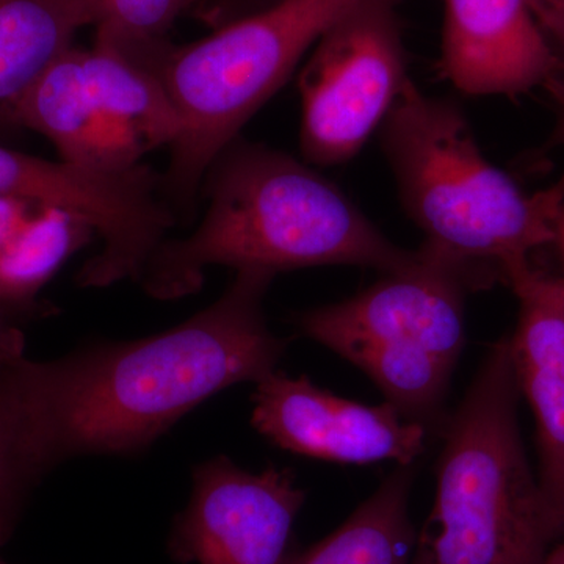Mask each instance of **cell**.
Masks as SVG:
<instances>
[{"label":"cell","mask_w":564,"mask_h":564,"mask_svg":"<svg viewBox=\"0 0 564 564\" xmlns=\"http://www.w3.org/2000/svg\"><path fill=\"white\" fill-rule=\"evenodd\" d=\"M274 276L240 270L217 302L155 336L29 359L52 466L82 455H139L215 393L276 372L288 340L263 313Z\"/></svg>","instance_id":"6da1fadb"},{"label":"cell","mask_w":564,"mask_h":564,"mask_svg":"<svg viewBox=\"0 0 564 564\" xmlns=\"http://www.w3.org/2000/svg\"><path fill=\"white\" fill-rule=\"evenodd\" d=\"M202 192V223L184 239H166L141 276L152 299L198 292L212 265L273 274L359 265L388 273L419 258V250L392 243L313 165L242 137L210 163Z\"/></svg>","instance_id":"7a4b0ae2"},{"label":"cell","mask_w":564,"mask_h":564,"mask_svg":"<svg viewBox=\"0 0 564 564\" xmlns=\"http://www.w3.org/2000/svg\"><path fill=\"white\" fill-rule=\"evenodd\" d=\"M507 337L444 423L436 499L411 564H544L564 533L519 426Z\"/></svg>","instance_id":"3957f363"},{"label":"cell","mask_w":564,"mask_h":564,"mask_svg":"<svg viewBox=\"0 0 564 564\" xmlns=\"http://www.w3.org/2000/svg\"><path fill=\"white\" fill-rule=\"evenodd\" d=\"M400 202L425 242L458 261L491 267L505 280L529 254L554 243L564 174L525 195L485 158L458 104L408 80L380 128Z\"/></svg>","instance_id":"277c9868"},{"label":"cell","mask_w":564,"mask_h":564,"mask_svg":"<svg viewBox=\"0 0 564 564\" xmlns=\"http://www.w3.org/2000/svg\"><path fill=\"white\" fill-rule=\"evenodd\" d=\"M502 281L491 267L422 243L413 265L351 299L296 314L295 328L361 369L406 421L444 426V402L466 343V296Z\"/></svg>","instance_id":"5b68a950"},{"label":"cell","mask_w":564,"mask_h":564,"mask_svg":"<svg viewBox=\"0 0 564 564\" xmlns=\"http://www.w3.org/2000/svg\"><path fill=\"white\" fill-rule=\"evenodd\" d=\"M352 0H274L166 51L158 65L181 120L162 192L177 220L195 214L210 163L281 90Z\"/></svg>","instance_id":"8992f818"},{"label":"cell","mask_w":564,"mask_h":564,"mask_svg":"<svg viewBox=\"0 0 564 564\" xmlns=\"http://www.w3.org/2000/svg\"><path fill=\"white\" fill-rule=\"evenodd\" d=\"M400 3L352 0L311 50L299 80L300 148L310 165L355 158L410 80Z\"/></svg>","instance_id":"52a82bcc"},{"label":"cell","mask_w":564,"mask_h":564,"mask_svg":"<svg viewBox=\"0 0 564 564\" xmlns=\"http://www.w3.org/2000/svg\"><path fill=\"white\" fill-rule=\"evenodd\" d=\"M0 195L58 207L90 226L102 250L77 273L80 288L140 282L177 223L163 196L162 174L143 163L128 172H99L0 144Z\"/></svg>","instance_id":"ba28073f"},{"label":"cell","mask_w":564,"mask_h":564,"mask_svg":"<svg viewBox=\"0 0 564 564\" xmlns=\"http://www.w3.org/2000/svg\"><path fill=\"white\" fill-rule=\"evenodd\" d=\"M306 492L291 469H240L218 455L193 469L187 507L174 518L169 554L188 564H282Z\"/></svg>","instance_id":"9c48e42d"},{"label":"cell","mask_w":564,"mask_h":564,"mask_svg":"<svg viewBox=\"0 0 564 564\" xmlns=\"http://www.w3.org/2000/svg\"><path fill=\"white\" fill-rule=\"evenodd\" d=\"M251 423L282 451L339 464L413 466L429 430L393 404L369 406L334 395L310 378L270 373L256 383Z\"/></svg>","instance_id":"30bf717a"},{"label":"cell","mask_w":564,"mask_h":564,"mask_svg":"<svg viewBox=\"0 0 564 564\" xmlns=\"http://www.w3.org/2000/svg\"><path fill=\"white\" fill-rule=\"evenodd\" d=\"M441 70L470 96H518L547 88L564 96V61L527 0H444Z\"/></svg>","instance_id":"8fae6325"},{"label":"cell","mask_w":564,"mask_h":564,"mask_svg":"<svg viewBox=\"0 0 564 564\" xmlns=\"http://www.w3.org/2000/svg\"><path fill=\"white\" fill-rule=\"evenodd\" d=\"M503 282L519 300L508 350L519 393L536 422L540 481L549 491L564 475V278L529 263Z\"/></svg>","instance_id":"7c38bea8"},{"label":"cell","mask_w":564,"mask_h":564,"mask_svg":"<svg viewBox=\"0 0 564 564\" xmlns=\"http://www.w3.org/2000/svg\"><path fill=\"white\" fill-rule=\"evenodd\" d=\"M21 131L40 133L51 141L61 161L99 170L128 172L132 161L109 131L88 90L82 47L63 52L32 85L18 110Z\"/></svg>","instance_id":"4fadbf2b"},{"label":"cell","mask_w":564,"mask_h":564,"mask_svg":"<svg viewBox=\"0 0 564 564\" xmlns=\"http://www.w3.org/2000/svg\"><path fill=\"white\" fill-rule=\"evenodd\" d=\"M96 14V0H0V135L21 131L22 99Z\"/></svg>","instance_id":"5bb4252c"},{"label":"cell","mask_w":564,"mask_h":564,"mask_svg":"<svg viewBox=\"0 0 564 564\" xmlns=\"http://www.w3.org/2000/svg\"><path fill=\"white\" fill-rule=\"evenodd\" d=\"M82 58L96 109L133 161L172 147L181 133L180 115L155 70L99 43L82 47Z\"/></svg>","instance_id":"9a60e30c"},{"label":"cell","mask_w":564,"mask_h":564,"mask_svg":"<svg viewBox=\"0 0 564 564\" xmlns=\"http://www.w3.org/2000/svg\"><path fill=\"white\" fill-rule=\"evenodd\" d=\"M413 466H399L339 529L282 564H411L415 530L408 502Z\"/></svg>","instance_id":"2e32d148"},{"label":"cell","mask_w":564,"mask_h":564,"mask_svg":"<svg viewBox=\"0 0 564 564\" xmlns=\"http://www.w3.org/2000/svg\"><path fill=\"white\" fill-rule=\"evenodd\" d=\"M54 469L28 380V358L0 359V549L20 524L41 478Z\"/></svg>","instance_id":"e0dca14e"},{"label":"cell","mask_w":564,"mask_h":564,"mask_svg":"<svg viewBox=\"0 0 564 564\" xmlns=\"http://www.w3.org/2000/svg\"><path fill=\"white\" fill-rule=\"evenodd\" d=\"M93 236L95 231L76 215L40 204L0 252V304L20 314L28 311L41 289Z\"/></svg>","instance_id":"ac0fdd59"},{"label":"cell","mask_w":564,"mask_h":564,"mask_svg":"<svg viewBox=\"0 0 564 564\" xmlns=\"http://www.w3.org/2000/svg\"><path fill=\"white\" fill-rule=\"evenodd\" d=\"M195 3L196 0H96L95 43L155 70L173 46L170 32L174 24Z\"/></svg>","instance_id":"d6986e66"},{"label":"cell","mask_w":564,"mask_h":564,"mask_svg":"<svg viewBox=\"0 0 564 564\" xmlns=\"http://www.w3.org/2000/svg\"><path fill=\"white\" fill-rule=\"evenodd\" d=\"M534 21L564 61V0H527Z\"/></svg>","instance_id":"ffe728a7"},{"label":"cell","mask_w":564,"mask_h":564,"mask_svg":"<svg viewBox=\"0 0 564 564\" xmlns=\"http://www.w3.org/2000/svg\"><path fill=\"white\" fill-rule=\"evenodd\" d=\"M39 206V203L28 199L0 195V252L6 250Z\"/></svg>","instance_id":"44dd1931"},{"label":"cell","mask_w":564,"mask_h":564,"mask_svg":"<svg viewBox=\"0 0 564 564\" xmlns=\"http://www.w3.org/2000/svg\"><path fill=\"white\" fill-rule=\"evenodd\" d=\"M17 314L20 313L0 304V359L24 355L25 337L14 321Z\"/></svg>","instance_id":"7402d4cb"},{"label":"cell","mask_w":564,"mask_h":564,"mask_svg":"<svg viewBox=\"0 0 564 564\" xmlns=\"http://www.w3.org/2000/svg\"><path fill=\"white\" fill-rule=\"evenodd\" d=\"M236 0H217L214 7L202 18L203 21L214 24V28H220L229 20V13H231L232 3Z\"/></svg>","instance_id":"603a6c76"},{"label":"cell","mask_w":564,"mask_h":564,"mask_svg":"<svg viewBox=\"0 0 564 564\" xmlns=\"http://www.w3.org/2000/svg\"><path fill=\"white\" fill-rule=\"evenodd\" d=\"M545 494H547L549 499H551L552 505H554L555 513L558 516L560 522H562L564 529V475L562 480L555 486H552Z\"/></svg>","instance_id":"cb8c5ba5"},{"label":"cell","mask_w":564,"mask_h":564,"mask_svg":"<svg viewBox=\"0 0 564 564\" xmlns=\"http://www.w3.org/2000/svg\"><path fill=\"white\" fill-rule=\"evenodd\" d=\"M554 243L558 247L560 256H562L564 263V207L558 220H556Z\"/></svg>","instance_id":"d4e9b609"},{"label":"cell","mask_w":564,"mask_h":564,"mask_svg":"<svg viewBox=\"0 0 564 564\" xmlns=\"http://www.w3.org/2000/svg\"><path fill=\"white\" fill-rule=\"evenodd\" d=\"M544 564H564V543L551 549Z\"/></svg>","instance_id":"484cf974"},{"label":"cell","mask_w":564,"mask_h":564,"mask_svg":"<svg viewBox=\"0 0 564 564\" xmlns=\"http://www.w3.org/2000/svg\"><path fill=\"white\" fill-rule=\"evenodd\" d=\"M215 3H217V0H196L193 11H195L196 17L203 18L204 14L215 6Z\"/></svg>","instance_id":"4316f807"},{"label":"cell","mask_w":564,"mask_h":564,"mask_svg":"<svg viewBox=\"0 0 564 564\" xmlns=\"http://www.w3.org/2000/svg\"><path fill=\"white\" fill-rule=\"evenodd\" d=\"M552 143L564 144V118L560 121L558 128H556L554 137H552Z\"/></svg>","instance_id":"83f0119b"},{"label":"cell","mask_w":564,"mask_h":564,"mask_svg":"<svg viewBox=\"0 0 564 564\" xmlns=\"http://www.w3.org/2000/svg\"><path fill=\"white\" fill-rule=\"evenodd\" d=\"M0 564H7V563H6V562H3V560H2V558H0Z\"/></svg>","instance_id":"f1b7e54d"}]
</instances>
